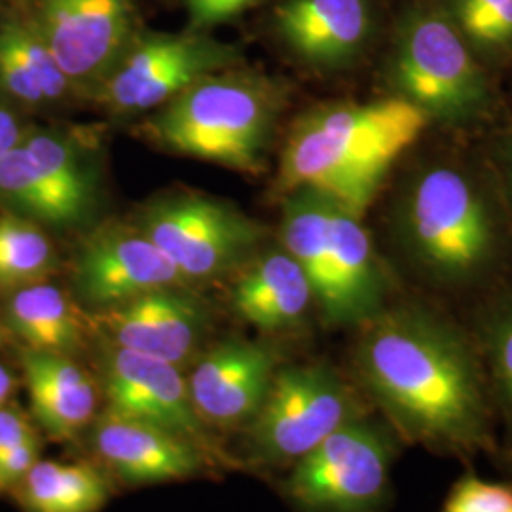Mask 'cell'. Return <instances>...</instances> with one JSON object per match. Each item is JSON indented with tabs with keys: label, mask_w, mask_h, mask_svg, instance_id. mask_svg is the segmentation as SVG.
<instances>
[{
	"label": "cell",
	"mask_w": 512,
	"mask_h": 512,
	"mask_svg": "<svg viewBox=\"0 0 512 512\" xmlns=\"http://www.w3.org/2000/svg\"><path fill=\"white\" fill-rule=\"evenodd\" d=\"M25 18L69 82L103 80L131 44L133 0H29Z\"/></svg>",
	"instance_id": "30bf717a"
},
{
	"label": "cell",
	"mask_w": 512,
	"mask_h": 512,
	"mask_svg": "<svg viewBox=\"0 0 512 512\" xmlns=\"http://www.w3.org/2000/svg\"><path fill=\"white\" fill-rule=\"evenodd\" d=\"M399 97L429 118L471 122L490 105V88L469 42L448 10L418 4L404 12L391 55Z\"/></svg>",
	"instance_id": "5b68a950"
},
{
	"label": "cell",
	"mask_w": 512,
	"mask_h": 512,
	"mask_svg": "<svg viewBox=\"0 0 512 512\" xmlns=\"http://www.w3.org/2000/svg\"><path fill=\"white\" fill-rule=\"evenodd\" d=\"M88 323L112 346L181 366L202 342L207 313L192 294L167 287L97 310Z\"/></svg>",
	"instance_id": "4fadbf2b"
},
{
	"label": "cell",
	"mask_w": 512,
	"mask_h": 512,
	"mask_svg": "<svg viewBox=\"0 0 512 512\" xmlns=\"http://www.w3.org/2000/svg\"><path fill=\"white\" fill-rule=\"evenodd\" d=\"M38 459L40 442L37 435L19 442L18 446L0 456V494H14L19 482L33 469Z\"/></svg>",
	"instance_id": "f1b7e54d"
},
{
	"label": "cell",
	"mask_w": 512,
	"mask_h": 512,
	"mask_svg": "<svg viewBox=\"0 0 512 512\" xmlns=\"http://www.w3.org/2000/svg\"><path fill=\"white\" fill-rule=\"evenodd\" d=\"M0 198L25 217L57 228L84 220L23 143L0 158Z\"/></svg>",
	"instance_id": "cb8c5ba5"
},
{
	"label": "cell",
	"mask_w": 512,
	"mask_h": 512,
	"mask_svg": "<svg viewBox=\"0 0 512 512\" xmlns=\"http://www.w3.org/2000/svg\"><path fill=\"white\" fill-rule=\"evenodd\" d=\"M93 452L128 484L183 480L202 471L205 452L183 435L105 410L92 427Z\"/></svg>",
	"instance_id": "9a60e30c"
},
{
	"label": "cell",
	"mask_w": 512,
	"mask_h": 512,
	"mask_svg": "<svg viewBox=\"0 0 512 512\" xmlns=\"http://www.w3.org/2000/svg\"><path fill=\"white\" fill-rule=\"evenodd\" d=\"M361 217L332 202V298L323 313L329 325H366L385 310L387 283Z\"/></svg>",
	"instance_id": "e0dca14e"
},
{
	"label": "cell",
	"mask_w": 512,
	"mask_h": 512,
	"mask_svg": "<svg viewBox=\"0 0 512 512\" xmlns=\"http://www.w3.org/2000/svg\"><path fill=\"white\" fill-rule=\"evenodd\" d=\"M507 165H509V183H511V192H512V147L511 150H509V156H507Z\"/></svg>",
	"instance_id": "d590c367"
},
{
	"label": "cell",
	"mask_w": 512,
	"mask_h": 512,
	"mask_svg": "<svg viewBox=\"0 0 512 512\" xmlns=\"http://www.w3.org/2000/svg\"><path fill=\"white\" fill-rule=\"evenodd\" d=\"M23 145L55 188L86 219L95 205L97 186L92 165L84 160V154L69 139L48 131L29 133Z\"/></svg>",
	"instance_id": "484cf974"
},
{
	"label": "cell",
	"mask_w": 512,
	"mask_h": 512,
	"mask_svg": "<svg viewBox=\"0 0 512 512\" xmlns=\"http://www.w3.org/2000/svg\"><path fill=\"white\" fill-rule=\"evenodd\" d=\"M509 0H452L450 16L458 25L465 40L473 37L476 29L499 12Z\"/></svg>",
	"instance_id": "4dcf8cb0"
},
{
	"label": "cell",
	"mask_w": 512,
	"mask_h": 512,
	"mask_svg": "<svg viewBox=\"0 0 512 512\" xmlns=\"http://www.w3.org/2000/svg\"><path fill=\"white\" fill-rule=\"evenodd\" d=\"M366 0H285L275 29L294 55L313 67H340L363 50L370 35Z\"/></svg>",
	"instance_id": "2e32d148"
},
{
	"label": "cell",
	"mask_w": 512,
	"mask_h": 512,
	"mask_svg": "<svg viewBox=\"0 0 512 512\" xmlns=\"http://www.w3.org/2000/svg\"><path fill=\"white\" fill-rule=\"evenodd\" d=\"M313 300L310 281L285 249L260 256L236 283L232 304L239 315L258 329L296 327Z\"/></svg>",
	"instance_id": "d6986e66"
},
{
	"label": "cell",
	"mask_w": 512,
	"mask_h": 512,
	"mask_svg": "<svg viewBox=\"0 0 512 512\" xmlns=\"http://www.w3.org/2000/svg\"><path fill=\"white\" fill-rule=\"evenodd\" d=\"M8 327L27 349L71 355L84 342L86 323L73 300L50 283L16 289L8 302Z\"/></svg>",
	"instance_id": "44dd1931"
},
{
	"label": "cell",
	"mask_w": 512,
	"mask_h": 512,
	"mask_svg": "<svg viewBox=\"0 0 512 512\" xmlns=\"http://www.w3.org/2000/svg\"><path fill=\"white\" fill-rule=\"evenodd\" d=\"M14 494L25 512H99L110 488L90 465L38 459Z\"/></svg>",
	"instance_id": "603a6c76"
},
{
	"label": "cell",
	"mask_w": 512,
	"mask_h": 512,
	"mask_svg": "<svg viewBox=\"0 0 512 512\" xmlns=\"http://www.w3.org/2000/svg\"><path fill=\"white\" fill-rule=\"evenodd\" d=\"M256 0H186L194 29H205L236 18Z\"/></svg>",
	"instance_id": "f546056e"
},
{
	"label": "cell",
	"mask_w": 512,
	"mask_h": 512,
	"mask_svg": "<svg viewBox=\"0 0 512 512\" xmlns=\"http://www.w3.org/2000/svg\"><path fill=\"white\" fill-rule=\"evenodd\" d=\"M365 327L357 374L404 444L461 461L499 450L488 380L452 323L406 304L382 311Z\"/></svg>",
	"instance_id": "6da1fadb"
},
{
	"label": "cell",
	"mask_w": 512,
	"mask_h": 512,
	"mask_svg": "<svg viewBox=\"0 0 512 512\" xmlns=\"http://www.w3.org/2000/svg\"><path fill=\"white\" fill-rule=\"evenodd\" d=\"M54 245L48 236L18 215L0 217V289L40 283L54 270Z\"/></svg>",
	"instance_id": "d4e9b609"
},
{
	"label": "cell",
	"mask_w": 512,
	"mask_h": 512,
	"mask_svg": "<svg viewBox=\"0 0 512 512\" xmlns=\"http://www.w3.org/2000/svg\"><path fill=\"white\" fill-rule=\"evenodd\" d=\"M274 351L243 340L207 351L194 368L188 389L205 423L232 429L249 425L274 382Z\"/></svg>",
	"instance_id": "5bb4252c"
},
{
	"label": "cell",
	"mask_w": 512,
	"mask_h": 512,
	"mask_svg": "<svg viewBox=\"0 0 512 512\" xmlns=\"http://www.w3.org/2000/svg\"><path fill=\"white\" fill-rule=\"evenodd\" d=\"M330 211L329 198L311 190H296L283 213L285 251L304 270L321 313L327 311L332 298Z\"/></svg>",
	"instance_id": "7402d4cb"
},
{
	"label": "cell",
	"mask_w": 512,
	"mask_h": 512,
	"mask_svg": "<svg viewBox=\"0 0 512 512\" xmlns=\"http://www.w3.org/2000/svg\"><path fill=\"white\" fill-rule=\"evenodd\" d=\"M238 57L236 48L202 35H152L131 42L99 82L97 101L112 112L162 107L203 76Z\"/></svg>",
	"instance_id": "9c48e42d"
},
{
	"label": "cell",
	"mask_w": 512,
	"mask_h": 512,
	"mask_svg": "<svg viewBox=\"0 0 512 512\" xmlns=\"http://www.w3.org/2000/svg\"><path fill=\"white\" fill-rule=\"evenodd\" d=\"M495 456H497V463H499L501 471L507 473L512 478V448H509V450H497Z\"/></svg>",
	"instance_id": "e575fe53"
},
{
	"label": "cell",
	"mask_w": 512,
	"mask_h": 512,
	"mask_svg": "<svg viewBox=\"0 0 512 512\" xmlns=\"http://www.w3.org/2000/svg\"><path fill=\"white\" fill-rule=\"evenodd\" d=\"M103 389L112 412L183 435L207 456L217 454L179 366L109 344L103 357Z\"/></svg>",
	"instance_id": "8fae6325"
},
{
	"label": "cell",
	"mask_w": 512,
	"mask_h": 512,
	"mask_svg": "<svg viewBox=\"0 0 512 512\" xmlns=\"http://www.w3.org/2000/svg\"><path fill=\"white\" fill-rule=\"evenodd\" d=\"M33 435H37V431L19 408L14 404H4L0 408V456Z\"/></svg>",
	"instance_id": "1f68e13d"
},
{
	"label": "cell",
	"mask_w": 512,
	"mask_h": 512,
	"mask_svg": "<svg viewBox=\"0 0 512 512\" xmlns=\"http://www.w3.org/2000/svg\"><path fill=\"white\" fill-rule=\"evenodd\" d=\"M484 349L495 414H501L512 448V294L490 313L484 329Z\"/></svg>",
	"instance_id": "4316f807"
},
{
	"label": "cell",
	"mask_w": 512,
	"mask_h": 512,
	"mask_svg": "<svg viewBox=\"0 0 512 512\" xmlns=\"http://www.w3.org/2000/svg\"><path fill=\"white\" fill-rule=\"evenodd\" d=\"M16 389V378L10 372V368L0 365V408L8 403V399L12 397Z\"/></svg>",
	"instance_id": "836d02e7"
},
{
	"label": "cell",
	"mask_w": 512,
	"mask_h": 512,
	"mask_svg": "<svg viewBox=\"0 0 512 512\" xmlns=\"http://www.w3.org/2000/svg\"><path fill=\"white\" fill-rule=\"evenodd\" d=\"M403 446L382 416L368 412L296 461L283 490L298 512H385Z\"/></svg>",
	"instance_id": "8992f818"
},
{
	"label": "cell",
	"mask_w": 512,
	"mask_h": 512,
	"mask_svg": "<svg viewBox=\"0 0 512 512\" xmlns=\"http://www.w3.org/2000/svg\"><path fill=\"white\" fill-rule=\"evenodd\" d=\"M399 222L408 255L435 283L467 285L494 258L490 207L473 179L456 167L420 171L404 194Z\"/></svg>",
	"instance_id": "277c9868"
},
{
	"label": "cell",
	"mask_w": 512,
	"mask_h": 512,
	"mask_svg": "<svg viewBox=\"0 0 512 512\" xmlns=\"http://www.w3.org/2000/svg\"><path fill=\"white\" fill-rule=\"evenodd\" d=\"M368 414L327 365L277 368L266 401L247 425L249 452L268 467H293L332 433Z\"/></svg>",
	"instance_id": "52a82bcc"
},
{
	"label": "cell",
	"mask_w": 512,
	"mask_h": 512,
	"mask_svg": "<svg viewBox=\"0 0 512 512\" xmlns=\"http://www.w3.org/2000/svg\"><path fill=\"white\" fill-rule=\"evenodd\" d=\"M137 228L186 281L228 272L264 236V228L234 205L190 194L150 205Z\"/></svg>",
	"instance_id": "ba28073f"
},
{
	"label": "cell",
	"mask_w": 512,
	"mask_h": 512,
	"mask_svg": "<svg viewBox=\"0 0 512 512\" xmlns=\"http://www.w3.org/2000/svg\"><path fill=\"white\" fill-rule=\"evenodd\" d=\"M29 133L23 129L16 112L0 105V158L18 148Z\"/></svg>",
	"instance_id": "d6a6232c"
},
{
	"label": "cell",
	"mask_w": 512,
	"mask_h": 512,
	"mask_svg": "<svg viewBox=\"0 0 512 512\" xmlns=\"http://www.w3.org/2000/svg\"><path fill=\"white\" fill-rule=\"evenodd\" d=\"M429 122L420 107L403 97L310 110L287 137L279 190H311L361 217L389 167Z\"/></svg>",
	"instance_id": "7a4b0ae2"
},
{
	"label": "cell",
	"mask_w": 512,
	"mask_h": 512,
	"mask_svg": "<svg viewBox=\"0 0 512 512\" xmlns=\"http://www.w3.org/2000/svg\"><path fill=\"white\" fill-rule=\"evenodd\" d=\"M183 281L177 266L139 228H112L93 236L74 266L78 296L95 310Z\"/></svg>",
	"instance_id": "7c38bea8"
},
{
	"label": "cell",
	"mask_w": 512,
	"mask_h": 512,
	"mask_svg": "<svg viewBox=\"0 0 512 512\" xmlns=\"http://www.w3.org/2000/svg\"><path fill=\"white\" fill-rule=\"evenodd\" d=\"M0 344H2V325H0Z\"/></svg>",
	"instance_id": "8d00e7d4"
},
{
	"label": "cell",
	"mask_w": 512,
	"mask_h": 512,
	"mask_svg": "<svg viewBox=\"0 0 512 512\" xmlns=\"http://www.w3.org/2000/svg\"><path fill=\"white\" fill-rule=\"evenodd\" d=\"M440 512H512V480H486L469 469L454 480Z\"/></svg>",
	"instance_id": "83f0119b"
},
{
	"label": "cell",
	"mask_w": 512,
	"mask_h": 512,
	"mask_svg": "<svg viewBox=\"0 0 512 512\" xmlns=\"http://www.w3.org/2000/svg\"><path fill=\"white\" fill-rule=\"evenodd\" d=\"M279 93L255 74L215 73L162 105L148 137L171 152L255 173L274 131Z\"/></svg>",
	"instance_id": "3957f363"
},
{
	"label": "cell",
	"mask_w": 512,
	"mask_h": 512,
	"mask_svg": "<svg viewBox=\"0 0 512 512\" xmlns=\"http://www.w3.org/2000/svg\"><path fill=\"white\" fill-rule=\"evenodd\" d=\"M71 82L25 14L0 18V92L27 107L54 103Z\"/></svg>",
	"instance_id": "ffe728a7"
},
{
	"label": "cell",
	"mask_w": 512,
	"mask_h": 512,
	"mask_svg": "<svg viewBox=\"0 0 512 512\" xmlns=\"http://www.w3.org/2000/svg\"><path fill=\"white\" fill-rule=\"evenodd\" d=\"M25 384L38 425L54 439H74L97 412V387L69 355L23 349Z\"/></svg>",
	"instance_id": "ac0fdd59"
}]
</instances>
